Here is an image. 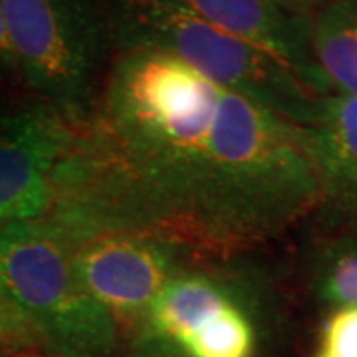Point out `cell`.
Listing matches in <instances>:
<instances>
[{"label": "cell", "instance_id": "1", "mask_svg": "<svg viewBox=\"0 0 357 357\" xmlns=\"http://www.w3.org/2000/svg\"><path fill=\"white\" fill-rule=\"evenodd\" d=\"M304 126L151 50L117 52L44 218L229 256L319 208Z\"/></svg>", "mask_w": 357, "mask_h": 357}, {"label": "cell", "instance_id": "2", "mask_svg": "<svg viewBox=\"0 0 357 357\" xmlns=\"http://www.w3.org/2000/svg\"><path fill=\"white\" fill-rule=\"evenodd\" d=\"M114 50L177 58L204 77L310 126L321 96L255 44L218 28L183 0H102Z\"/></svg>", "mask_w": 357, "mask_h": 357}, {"label": "cell", "instance_id": "3", "mask_svg": "<svg viewBox=\"0 0 357 357\" xmlns=\"http://www.w3.org/2000/svg\"><path fill=\"white\" fill-rule=\"evenodd\" d=\"M22 86L82 126L115 50L102 0H0Z\"/></svg>", "mask_w": 357, "mask_h": 357}, {"label": "cell", "instance_id": "4", "mask_svg": "<svg viewBox=\"0 0 357 357\" xmlns=\"http://www.w3.org/2000/svg\"><path fill=\"white\" fill-rule=\"evenodd\" d=\"M0 288L38 326L54 357L117 349V324L82 284L72 246L48 218L0 229Z\"/></svg>", "mask_w": 357, "mask_h": 357}, {"label": "cell", "instance_id": "5", "mask_svg": "<svg viewBox=\"0 0 357 357\" xmlns=\"http://www.w3.org/2000/svg\"><path fill=\"white\" fill-rule=\"evenodd\" d=\"M64 236L79 280L119 330L135 332L155 296L185 270L187 252L155 234L91 230Z\"/></svg>", "mask_w": 357, "mask_h": 357}, {"label": "cell", "instance_id": "6", "mask_svg": "<svg viewBox=\"0 0 357 357\" xmlns=\"http://www.w3.org/2000/svg\"><path fill=\"white\" fill-rule=\"evenodd\" d=\"M74 137L76 126L42 100L0 115V229L50 213Z\"/></svg>", "mask_w": 357, "mask_h": 357}, {"label": "cell", "instance_id": "7", "mask_svg": "<svg viewBox=\"0 0 357 357\" xmlns=\"http://www.w3.org/2000/svg\"><path fill=\"white\" fill-rule=\"evenodd\" d=\"M218 28L270 54L314 93L333 91L310 48V20L296 18L274 0H183Z\"/></svg>", "mask_w": 357, "mask_h": 357}, {"label": "cell", "instance_id": "8", "mask_svg": "<svg viewBox=\"0 0 357 357\" xmlns=\"http://www.w3.org/2000/svg\"><path fill=\"white\" fill-rule=\"evenodd\" d=\"M306 133L318 169L319 208L357 220V98L326 96Z\"/></svg>", "mask_w": 357, "mask_h": 357}, {"label": "cell", "instance_id": "9", "mask_svg": "<svg viewBox=\"0 0 357 357\" xmlns=\"http://www.w3.org/2000/svg\"><path fill=\"white\" fill-rule=\"evenodd\" d=\"M230 288L211 274L181 270L161 288L137 326L145 349L163 357H177L191 333L230 302Z\"/></svg>", "mask_w": 357, "mask_h": 357}, {"label": "cell", "instance_id": "10", "mask_svg": "<svg viewBox=\"0 0 357 357\" xmlns=\"http://www.w3.org/2000/svg\"><path fill=\"white\" fill-rule=\"evenodd\" d=\"M310 48L333 93L357 98V0H332L310 18Z\"/></svg>", "mask_w": 357, "mask_h": 357}, {"label": "cell", "instance_id": "11", "mask_svg": "<svg viewBox=\"0 0 357 357\" xmlns=\"http://www.w3.org/2000/svg\"><path fill=\"white\" fill-rule=\"evenodd\" d=\"M255 324L243 304L232 298L206 318L181 345L177 357H255Z\"/></svg>", "mask_w": 357, "mask_h": 357}, {"label": "cell", "instance_id": "12", "mask_svg": "<svg viewBox=\"0 0 357 357\" xmlns=\"http://www.w3.org/2000/svg\"><path fill=\"white\" fill-rule=\"evenodd\" d=\"M312 290L328 306L357 307V232L321 246L314 260Z\"/></svg>", "mask_w": 357, "mask_h": 357}, {"label": "cell", "instance_id": "13", "mask_svg": "<svg viewBox=\"0 0 357 357\" xmlns=\"http://www.w3.org/2000/svg\"><path fill=\"white\" fill-rule=\"evenodd\" d=\"M0 349L24 356H52V349L38 326L24 310L0 288Z\"/></svg>", "mask_w": 357, "mask_h": 357}, {"label": "cell", "instance_id": "14", "mask_svg": "<svg viewBox=\"0 0 357 357\" xmlns=\"http://www.w3.org/2000/svg\"><path fill=\"white\" fill-rule=\"evenodd\" d=\"M314 357H357V307H335L328 316Z\"/></svg>", "mask_w": 357, "mask_h": 357}, {"label": "cell", "instance_id": "15", "mask_svg": "<svg viewBox=\"0 0 357 357\" xmlns=\"http://www.w3.org/2000/svg\"><path fill=\"white\" fill-rule=\"evenodd\" d=\"M0 82L22 84L13 44H10V38H8V30H6V24H4L2 8H0Z\"/></svg>", "mask_w": 357, "mask_h": 357}, {"label": "cell", "instance_id": "16", "mask_svg": "<svg viewBox=\"0 0 357 357\" xmlns=\"http://www.w3.org/2000/svg\"><path fill=\"white\" fill-rule=\"evenodd\" d=\"M274 2L280 6L282 10H286V13L292 14L296 18L310 20L321 6H326L332 0H274Z\"/></svg>", "mask_w": 357, "mask_h": 357}, {"label": "cell", "instance_id": "17", "mask_svg": "<svg viewBox=\"0 0 357 357\" xmlns=\"http://www.w3.org/2000/svg\"><path fill=\"white\" fill-rule=\"evenodd\" d=\"M0 357H10V356H6V351H2V349H0Z\"/></svg>", "mask_w": 357, "mask_h": 357}, {"label": "cell", "instance_id": "18", "mask_svg": "<svg viewBox=\"0 0 357 357\" xmlns=\"http://www.w3.org/2000/svg\"><path fill=\"white\" fill-rule=\"evenodd\" d=\"M24 357H46V356H24Z\"/></svg>", "mask_w": 357, "mask_h": 357}]
</instances>
